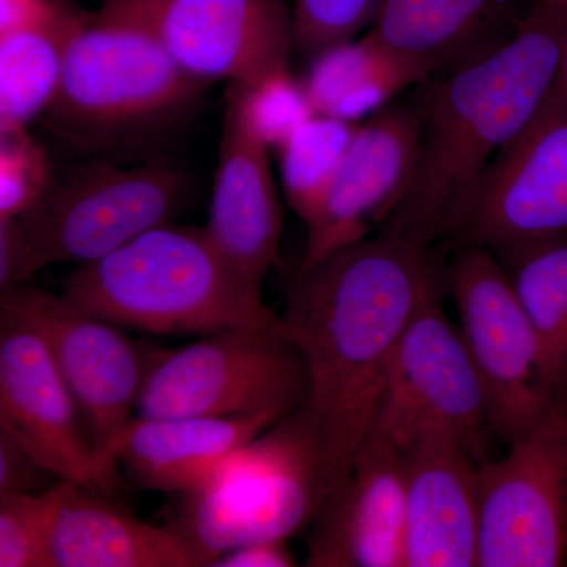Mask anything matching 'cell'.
<instances>
[{"instance_id": "cell-1", "label": "cell", "mask_w": 567, "mask_h": 567, "mask_svg": "<svg viewBox=\"0 0 567 567\" xmlns=\"http://www.w3.org/2000/svg\"><path fill=\"white\" fill-rule=\"evenodd\" d=\"M443 265L439 249L379 233L295 275L281 316L306 368L305 402L293 416L327 495L374 429L395 347L443 286Z\"/></svg>"}, {"instance_id": "cell-2", "label": "cell", "mask_w": 567, "mask_h": 567, "mask_svg": "<svg viewBox=\"0 0 567 567\" xmlns=\"http://www.w3.org/2000/svg\"><path fill=\"white\" fill-rule=\"evenodd\" d=\"M566 37L567 9L535 0L509 39L443 71L416 102L415 169L379 233L450 246L488 164L554 92Z\"/></svg>"}, {"instance_id": "cell-3", "label": "cell", "mask_w": 567, "mask_h": 567, "mask_svg": "<svg viewBox=\"0 0 567 567\" xmlns=\"http://www.w3.org/2000/svg\"><path fill=\"white\" fill-rule=\"evenodd\" d=\"M207 85L144 24L104 0L74 37L39 122L84 159L128 162L181 130Z\"/></svg>"}, {"instance_id": "cell-4", "label": "cell", "mask_w": 567, "mask_h": 567, "mask_svg": "<svg viewBox=\"0 0 567 567\" xmlns=\"http://www.w3.org/2000/svg\"><path fill=\"white\" fill-rule=\"evenodd\" d=\"M61 297L85 315L153 334H199L278 322L224 259L204 227H155L61 279Z\"/></svg>"}, {"instance_id": "cell-5", "label": "cell", "mask_w": 567, "mask_h": 567, "mask_svg": "<svg viewBox=\"0 0 567 567\" xmlns=\"http://www.w3.org/2000/svg\"><path fill=\"white\" fill-rule=\"evenodd\" d=\"M324 496L319 465L292 413L234 451L203 486L182 494L173 524L213 567L246 544L289 539L312 524Z\"/></svg>"}, {"instance_id": "cell-6", "label": "cell", "mask_w": 567, "mask_h": 567, "mask_svg": "<svg viewBox=\"0 0 567 567\" xmlns=\"http://www.w3.org/2000/svg\"><path fill=\"white\" fill-rule=\"evenodd\" d=\"M306 368L278 322L203 336L178 350L153 352L137 415L259 416L281 423L303 405Z\"/></svg>"}, {"instance_id": "cell-7", "label": "cell", "mask_w": 567, "mask_h": 567, "mask_svg": "<svg viewBox=\"0 0 567 567\" xmlns=\"http://www.w3.org/2000/svg\"><path fill=\"white\" fill-rule=\"evenodd\" d=\"M192 194V178L167 159L128 167L85 158L52 174L39 199L14 219L44 267L84 265L173 223Z\"/></svg>"}, {"instance_id": "cell-8", "label": "cell", "mask_w": 567, "mask_h": 567, "mask_svg": "<svg viewBox=\"0 0 567 567\" xmlns=\"http://www.w3.org/2000/svg\"><path fill=\"white\" fill-rule=\"evenodd\" d=\"M443 290L454 301L458 330L475 365L488 427L511 446L557 405L539 344L513 282L484 246H454L443 265Z\"/></svg>"}, {"instance_id": "cell-9", "label": "cell", "mask_w": 567, "mask_h": 567, "mask_svg": "<svg viewBox=\"0 0 567 567\" xmlns=\"http://www.w3.org/2000/svg\"><path fill=\"white\" fill-rule=\"evenodd\" d=\"M477 567L567 563V399L506 456L477 465Z\"/></svg>"}, {"instance_id": "cell-10", "label": "cell", "mask_w": 567, "mask_h": 567, "mask_svg": "<svg viewBox=\"0 0 567 567\" xmlns=\"http://www.w3.org/2000/svg\"><path fill=\"white\" fill-rule=\"evenodd\" d=\"M567 240V103L554 92L492 159L450 246H484L498 259Z\"/></svg>"}, {"instance_id": "cell-11", "label": "cell", "mask_w": 567, "mask_h": 567, "mask_svg": "<svg viewBox=\"0 0 567 567\" xmlns=\"http://www.w3.org/2000/svg\"><path fill=\"white\" fill-rule=\"evenodd\" d=\"M443 286L427 295L395 347L374 427L401 446L440 435L484 457L486 398L464 338L443 311Z\"/></svg>"}, {"instance_id": "cell-12", "label": "cell", "mask_w": 567, "mask_h": 567, "mask_svg": "<svg viewBox=\"0 0 567 567\" xmlns=\"http://www.w3.org/2000/svg\"><path fill=\"white\" fill-rule=\"evenodd\" d=\"M144 24L174 62L205 82L257 87L289 74L293 10L286 0H106Z\"/></svg>"}, {"instance_id": "cell-13", "label": "cell", "mask_w": 567, "mask_h": 567, "mask_svg": "<svg viewBox=\"0 0 567 567\" xmlns=\"http://www.w3.org/2000/svg\"><path fill=\"white\" fill-rule=\"evenodd\" d=\"M0 309L41 336L89 421L100 457L118 473L111 447L137 410L151 354L145 357L121 328L85 315L33 282L2 292Z\"/></svg>"}, {"instance_id": "cell-14", "label": "cell", "mask_w": 567, "mask_h": 567, "mask_svg": "<svg viewBox=\"0 0 567 567\" xmlns=\"http://www.w3.org/2000/svg\"><path fill=\"white\" fill-rule=\"evenodd\" d=\"M80 412L41 336L0 309V431L52 475L112 495L117 472L82 435Z\"/></svg>"}, {"instance_id": "cell-15", "label": "cell", "mask_w": 567, "mask_h": 567, "mask_svg": "<svg viewBox=\"0 0 567 567\" xmlns=\"http://www.w3.org/2000/svg\"><path fill=\"white\" fill-rule=\"evenodd\" d=\"M420 130L416 102L388 103L358 126L322 210L308 226L297 271L382 229L412 181Z\"/></svg>"}, {"instance_id": "cell-16", "label": "cell", "mask_w": 567, "mask_h": 567, "mask_svg": "<svg viewBox=\"0 0 567 567\" xmlns=\"http://www.w3.org/2000/svg\"><path fill=\"white\" fill-rule=\"evenodd\" d=\"M306 566L405 567L401 450L372 429L352 465L317 511Z\"/></svg>"}, {"instance_id": "cell-17", "label": "cell", "mask_w": 567, "mask_h": 567, "mask_svg": "<svg viewBox=\"0 0 567 567\" xmlns=\"http://www.w3.org/2000/svg\"><path fill=\"white\" fill-rule=\"evenodd\" d=\"M270 151L254 132L240 87L227 85L218 166L205 233L224 259L257 289L279 257L282 205Z\"/></svg>"}, {"instance_id": "cell-18", "label": "cell", "mask_w": 567, "mask_h": 567, "mask_svg": "<svg viewBox=\"0 0 567 567\" xmlns=\"http://www.w3.org/2000/svg\"><path fill=\"white\" fill-rule=\"evenodd\" d=\"M401 450L405 567H477L480 461L461 443L420 435Z\"/></svg>"}, {"instance_id": "cell-19", "label": "cell", "mask_w": 567, "mask_h": 567, "mask_svg": "<svg viewBox=\"0 0 567 567\" xmlns=\"http://www.w3.org/2000/svg\"><path fill=\"white\" fill-rule=\"evenodd\" d=\"M274 425L259 416H137L115 440L111 458L142 488L182 495Z\"/></svg>"}, {"instance_id": "cell-20", "label": "cell", "mask_w": 567, "mask_h": 567, "mask_svg": "<svg viewBox=\"0 0 567 567\" xmlns=\"http://www.w3.org/2000/svg\"><path fill=\"white\" fill-rule=\"evenodd\" d=\"M174 524H147L102 494L63 483L51 533V567H203Z\"/></svg>"}, {"instance_id": "cell-21", "label": "cell", "mask_w": 567, "mask_h": 567, "mask_svg": "<svg viewBox=\"0 0 567 567\" xmlns=\"http://www.w3.org/2000/svg\"><path fill=\"white\" fill-rule=\"evenodd\" d=\"M532 7L525 0H386L368 32L432 78L509 39Z\"/></svg>"}, {"instance_id": "cell-22", "label": "cell", "mask_w": 567, "mask_h": 567, "mask_svg": "<svg viewBox=\"0 0 567 567\" xmlns=\"http://www.w3.org/2000/svg\"><path fill=\"white\" fill-rule=\"evenodd\" d=\"M89 14L66 0H0V132L39 121Z\"/></svg>"}, {"instance_id": "cell-23", "label": "cell", "mask_w": 567, "mask_h": 567, "mask_svg": "<svg viewBox=\"0 0 567 567\" xmlns=\"http://www.w3.org/2000/svg\"><path fill=\"white\" fill-rule=\"evenodd\" d=\"M303 81L316 114L357 123L429 74L372 35L347 41L308 62Z\"/></svg>"}, {"instance_id": "cell-24", "label": "cell", "mask_w": 567, "mask_h": 567, "mask_svg": "<svg viewBox=\"0 0 567 567\" xmlns=\"http://www.w3.org/2000/svg\"><path fill=\"white\" fill-rule=\"evenodd\" d=\"M499 262L535 331L548 386L563 401L567 399V240Z\"/></svg>"}, {"instance_id": "cell-25", "label": "cell", "mask_w": 567, "mask_h": 567, "mask_svg": "<svg viewBox=\"0 0 567 567\" xmlns=\"http://www.w3.org/2000/svg\"><path fill=\"white\" fill-rule=\"evenodd\" d=\"M358 126L317 114L276 148L284 196L306 227L322 210Z\"/></svg>"}, {"instance_id": "cell-26", "label": "cell", "mask_w": 567, "mask_h": 567, "mask_svg": "<svg viewBox=\"0 0 567 567\" xmlns=\"http://www.w3.org/2000/svg\"><path fill=\"white\" fill-rule=\"evenodd\" d=\"M63 483L37 494L0 495V567H51V533Z\"/></svg>"}, {"instance_id": "cell-27", "label": "cell", "mask_w": 567, "mask_h": 567, "mask_svg": "<svg viewBox=\"0 0 567 567\" xmlns=\"http://www.w3.org/2000/svg\"><path fill=\"white\" fill-rule=\"evenodd\" d=\"M386 0H297L295 54L311 61L320 52L357 40L374 24Z\"/></svg>"}, {"instance_id": "cell-28", "label": "cell", "mask_w": 567, "mask_h": 567, "mask_svg": "<svg viewBox=\"0 0 567 567\" xmlns=\"http://www.w3.org/2000/svg\"><path fill=\"white\" fill-rule=\"evenodd\" d=\"M238 87L254 132L270 148H278L301 125L317 115L309 102L303 81L297 80L292 73L257 87Z\"/></svg>"}, {"instance_id": "cell-29", "label": "cell", "mask_w": 567, "mask_h": 567, "mask_svg": "<svg viewBox=\"0 0 567 567\" xmlns=\"http://www.w3.org/2000/svg\"><path fill=\"white\" fill-rule=\"evenodd\" d=\"M52 174L47 153L28 128L0 132V221L28 210Z\"/></svg>"}, {"instance_id": "cell-30", "label": "cell", "mask_w": 567, "mask_h": 567, "mask_svg": "<svg viewBox=\"0 0 567 567\" xmlns=\"http://www.w3.org/2000/svg\"><path fill=\"white\" fill-rule=\"evenodd\" d=\"M62 481L0 431V495L37 494Z\"/></svg>"}, {"instance_id": "cell-31", "label": "cell", "mask_w": 567, "mask_h": 567, "mask_svg": "<svg viewBox=\"0 0 567 567\" xmlns=\"http://www.w3.org/2000/svg\"><path fill=\"white\" fill-rule=\"evenodd\" d=\"M43 268L47 267L22 234L17 219L0 221V290L9 292L32 284Z\"/></svg>"}, {"instance_id": "cell-32", "label": "cell", "mask_w": 567, "mask_h": 567, "mask_svg": "<svg viewBox=\"0 0 567 567\" xmlns=\"http://www.w3.org/2000/svg\"><path fill=\"white\" fill-rule=\"evenodd\" d=\"M295 565L286 540H259L227 551L213 567H289Z\"/></svg>"}, {"instance_id": "cell-33", "label": "cell", "mask_w": 567, "mask_h": 567, "mask_svg": "<svg viewBox=\"0 0 567 567\" xmlns=\"http://www.w3.org/2000/svg\"><path fill=\"white\" fill-rule=\"evenodd\" d=\"M557 89L558 92L561 93L563 99H565L567 103V37L565 50H563L561 63H559Z\"/></svg>"}, {"instance_id": "cell-34", "label": "cell", "mask_w": 567, "mask_h": 567, "mask_svg": "<svg viewBox=\"0 0 567 567\" xmlns=\"http://www.w3.org/2000/svg\"><path fill=\"white\" fill-rule=\"evenodd\" d=\"M537 2L551 3V6H558L563 7V9H567V0H537Z\"/></svg>"}]
</instances>
